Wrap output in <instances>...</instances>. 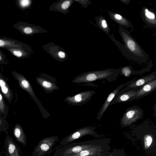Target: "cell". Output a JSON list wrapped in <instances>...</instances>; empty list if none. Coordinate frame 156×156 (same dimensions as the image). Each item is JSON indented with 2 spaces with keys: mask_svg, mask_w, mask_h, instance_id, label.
Here are the masks:
<instances>
[{
  "mask_svg": "<svg viewBox=\"0 0 156 156\" xmlns=\"http://www.w3.org/2000/svg\"><path fill=\"white\" fill-rule=\"evenodd\" d=\"M120 1L126 4H128L130 2V0H120Z\"/></svg>",
  "mask_w": 156,
  "mask_h": 156,
  "instance_id": "d6a6232c",
  "label": "cell"
},
{
  "mask_svg": "<svg viewBox=\"0 0 156 156\" xmlns=\"http://www.w3.org/2000/svg\"><path fill=\"white\" fill-rule=\"evenodd\" d=\"M74 2V0H60L52 5L49 9L66 14L69 12V8Z\"/></svg>",
  "mask_w": 156,
  "mask_h": 156,
  "instance_id": "2e32d148",
  "label": "cell"
},
{
  "mask_svg": "<svg viewBox=\"0 0 156 156\" xmlns=\"http://www.w3.org/2000/svg\"><path fill=\"white\" fill-rule=\"evenodd\" d=\"M13 134L17 141L25 146L27 144V136L22 128L17 124L13 131Z\"/></svg>",
  "mask_w": 156,
  "mask_h": 156,
  "instance_id": "ffe728a7",
  "label": "cell"
},
{
  "mask_svg": "<svg viewBox=\"0 0 156 156\" xmlns=\"http://www.w3.org/2000/svg\"></svg>",
  "mask_w": 156,
  "mask_h": 156,
  "instance_id": "e575fe53",
  "label": "cell"
},
{
  "mask_svg": "<svg viewBox=\"0 0 156 156\" xmlns=\"http://www.w3.org/2000/svg\"><path fill=\"white\" fill-rule=\"evenodd\" d=\"M119 151L117 149H114L111 152L109 151L100 156H119Z\"/></svg>",
  "mask_w": 156,
  "mask_h": 156,
  "instance_id": "f546056e",
  "label": "cell"
},
{
  "mask_svg": "<svg viewBox=\"0 0 156 156\" xmlns=\"http://www.w3.org/2000/svg\"><path fill=\"white\" fill-rule=\"evenodd\" d=\"M28 46L27 45L20 41L2 37L0 40V47L4 48H22Z\"/></svg>",
  "mask_w": 156,
  "mask_h": 156,
  "instance_id": "e0dca14e",
  "label": "cell"
},
{
  "mask_svg": "<svg viewBox=\"0 0 156 156\" xmlns=\"http://www.w3.org/2000/svg\"><path fill=\"white\" fill-rule=\"evenodd\" d=\"M119 74L118 69H113L90 71L76 76L72 82L74 83H80L105 79L110 82L116 80Z\"/></svg>",
  "mask_w": 156,
  "mask_h": 156,
  "instance_id": "7a4b0ae2",
  "label": "cell"
},
{
  "mask_svg": "<svg viewBox=\"0 0 156 156\" xmlns=\"http://www.w3.org/2000/svg\"><path fill=\"white\" fill-rule=\"evenodd\" d=\"M58 139V136H48L42 139L34 148L32 156H45L49 154Z\"/></svg>",
  "mask_w": 156,
  "mask_h": 156,
  "instance_id": "277c9868",
  "label": "cell"
},
{
  "mask_svg": "<svg viewBox=\"0 0 156 156\" xmlns=\"http://www.w3.org/2000/svg\"><path fill=\"white\" fill-rule=\"evenodd\" d=\"M144 141L145 148H147L151 144L152 141V138L150 136L147 135L145 136Z\"/></svg>",
  "mask_w": 156,
  "mask_h": 156,
  "instance_id": "83f0119b",
  "label": "cell"
},
{
  "mask_svg": "<svg viewBox=\"0 0 156 156\" xmlns=\"http://www.w3.org/2000/svg\"><path fill=\"white\" fill-rule=\"evenodd\" d=\"M156 90V79L146 83L138 90L135 96L131 101L140 99L149 95Z\"/></svg>",
  "mask_w": 156,
  "mask_h": 156,
  "instance_id": "7c38bea8",
  "label": "cell"
},
{
  "mask_svg": "<svg viewBox=\"0 0 156 156\" xmlns=\"http://www.w3.org/2000/svg\"><path fill=\"white\" fill-rule=\"evenodd\" d=\"M107 11L110 18L121 26L126 28H133L131 23L126 18L119 14L109 11Z\"/></svg>",
  "mask_w": 156,
  "mask_h": 156,
  "instance_id": "ac0fdd59",
  "label": "cell"
},
{
  "mask_svg": "<svg viewBox=\"0 0 156 156\" xmlns=\"http://www.w3.org/2000/svg\"><path fill=\"white\" fill-rule=\"evenodd\" d=\"M0 156H2V155H1V154L0 155Z\"/></svg>",
  "mask_w": 156,
  "mask_h": 156,
  "instance_id": "836d02e7",
  "label": "cell"
},
{
  "mask_svg": "<svg viewBox=\"0 0 156 156\" xmlns=\"http://www.w3.org/2000/svg\"><path fill=\"white\" fill-rule=\"evenodd\" d=\"M5 109V105L3 97L1 93H0V110L2 112L4 113Z\"/></svg>",
  "mask_w": 156,
  "mask_h": 156,
  "instance_id": "4dcf8cb0",
  "label": "cell"
},
{
  "mask_svg": "<svg viewBox=\"0 0 156 156\" xmlns=\"http://www.w3.org/2000/svg\"><path fill=\"white\" fill-rule=\"evenodd\" d=\"M0 86L2 92L7 98L11 99V94L10 90L6 82L1 78L0 79Z\"/></svg>",
  "mask_w": 156,
  "mask_h": 156,
  "instance_id": "603a6c76",
  "label": "cell"
},
{
  "mask_svg": "<svg viewBox=\"0 0 156 156\" xmlns=\"http://www.w3.org/2000/svg\"><path fill=\"white\" fill-rule=\"evenodd\" d=\"M118 31L122 38L125 47L138 57L140 63H146L149 58V55L131 36L130 32L121 26H119Z\"/></svg>",
  "mask_w": 156,
  "mask_h": 156,
  "instance_id": "3957f363",
  "label": "cell"
},
{
  "mask_svg": "<svg viewBox=\"0 0 156 156\" xmlns=\"http://www.w3.org/2000/svg\"><path fill=\"white\" fill-rule=\"evenodd\" d=\"M133 69L130 66L122 67L119 68V74L126 77H129L132 75V71Z\"/></svg>",
  "mask_w": 156,
  "mask_h": 156,
  "instance_id": "d4e9b609",
  "label": "cell"
},
{
  "mask_svg": "<svg viewBox=\"0 0 156 156\" xmlns=\"http://www.w3.org/2000/svg\"><path fill=\"white\" fill-rule=\"evenodd\" d=\"M95 20L98 27L107 35H110V30L105 18L102 16H96Z\"/></svg>",
  "mask_w": 156,
  "mask_h": 156,
  "instance_id": "7402d4cb",
  "label": "cell"
},
{
  "mask_svg": "<svg viewBox=\"0 0 156 156\" xmlns=\"http://www.w3.org/2000/svg\"><path fill=\"white\" fill-rule=\"evenodd\" d=\"M111 139L103 138L70 143L57 149L53 156H71L83 151L109 145Z\"/></svg>",
  "mask_w": 156,
  "mask_h": 156,
  "instance_id": "6da1fadb",
  "label": "cell"
},
{
  "mask_svg": "<svg viewBox=\"0 0 156 156\" xmlns=\"http://www.w3.org/2000/svg\"><path fill=\"white\" fill-rule=\"evenodd\" d=\"M14 27L22 34L27 35L47 32L46 30L40 27L25 22H18L14 25Z\"/></svg>",
  "mask_w": 156,
  "mask_h": 156,
  "instance_id": "ba28073f",
  "label": "cell"
},
{
  "mask_svg": "<svg viewBox=\"0 0 156 156\" xmlns=\"http://www.w3.org/2000/svg\"><path fill=\"white\" fill-rule=\"evenodd\" d=\"M96 128V127L87 126L80 129L63 138L60 144L62 146H64L79 138L87 135H90L97 137H100L101 135H98L94 131Z\"/></svg>",
  "mask_w": 156,
  "mask_h": 156,
  "instance_id": "8992f818",
  "label": "cell"
},
{
  "mask_svg": "<svg viewBox=\"0 0 156 156\" xmlns=\"http://www.w3.org/2000/svg\"><path fill=\"white\" fill-rule=\"evenodd\" d=\"M18 4L20 7L25 9L29 6L31 3V1L30 0H21L18 1Z\"/></svg>",
  "mask_w": 156,
  "mask_h": 156,
  "instance_id": "4316f807",
  "label": "cell"
},
{
  "mask_svg": "<svg viewBox=\"0 0 156 156\" xmlns=\"http://www.w3.org/2000/svg\"><path fill=\"white\" fill-rule=\"evenodd\" d=\"M156 79V71L143 77L137 79L120 90L118 93H121L129 89L141 87L147 82Z\"/></svg>",
  "mask_w": 156,
  "mask_h": 156,
  "instance_id": "30bf717a",
  "label": "cell"
},
{
  "mask_svg": "<svg viewBox=\"0 0 156 156\" xmlns=\"http://www.w3.org/2000/svg\"><path fill=\"white\" fill-rule=\"evenodd\" d=\"M111 150L110 145L93 148L83 151L71 156H98L105 154Z\"/></svg>",
  "mask_w": 156,
  "mask_h": 156,
  "instance_id": "5bb4252c",
  "label": "cell"
},
{
  "mask_svg": "<svg viewBox=\"0 0 156 156\" xmlns=\"http://www.w3.org/2000/svg\"><path fill=\"white\" fill-rule=\"evenodd\" d=\"M28 45L22 48H6L8 50L14 55L20 58L28 57L31 52V49Z\"/></svg>",
  "mask_w": 156,
  "mask_h": 156,
  "instance_id": "d6986e66",
  "label": "cell"
},
{
  "mask_svg": "<svg viewBox=\"0 0 156 156\" xmlns=\"http://www.w3.org/2000/svg\"><path fill=\"white\" fill-rule=\"evenodd\" d=\"M137 78V77H136L126 83L120 85L108 95L98 114L97 119L98 120H100L101 119L103 115L109 105H110L111 102L113 100L117 94L125 86L131 83Z\"/></svg>",
  "mask_w": 156,
  "mask_h": 156,
  "instance_id": "9c48e42d",
  "label": "cell"
},
{
  "mask_svg": "<svg viewBox=\"0 0 156 156\" xmlns=\"http://www.w3.org/2000/svg\"><path fill=\"white\" fill-rule=\"evenodd\" d=\"M47 52L53 57L62 60L67 59V55L66 51L59 46L54 44H48L44 46Z\"/></svg>",
  "mask_w": 156,
  "mask_h": 156,
  "instance_id": "4fadbf2b",
  "label": "cell"
},
{
  "mask_svg": "<svg viewBox=\"0 0 156 156\" xmlns=\"http://www.w3.org/2000/svg\"><path fill=\"white\" fill-rule=\"evenodd\" d=\"M16 75L19 85L22 88L27 91L31 96L34 98H36L32 88L27 80L22 75L19 74Z\"/></svg>",
  "mask_w": 156,
  "mask_h": 156,
  "instance_id": "44dd1931",
  "label": "cell"
},
{
  "mask_svg": "<svg viewBox=\"0 0 156 156\" xmlns=\"http://www.w3.org/2000/svg\"><path fill=\"white\" fill-rule=\"evenodd\" d=\"M74 1L77 2L81 4L83 8H87V6L91 4V2L88 0H74Z\"/></svg>",
  "mask_w": 156,
  "mask_h": 156,
  "instance_id": "f1b7e54d",
  "label": "cell"
},
{
  "mask_svg": "<svg viewBox=\"0 0 156 156\" xmlns=\"http://www.w3.org/2000/svg\"><path fill=\"white\" fill-rule=\"evenodd\" d=\"M4 145L6 156H21L19 147L8 134L6 135Z\"/></svg>",
  "mask_w": 156,
  "mask_h": 156,
  "instance_id": "9a60e30c",
  "label": "cell"
},
{
  "mask_svg": "<svg viewBox=\"0 0 156 156\" xmlns=\"http://www.w3.org/2000/svg\"><path fill=\"white\" fill-rule=\"evenodd\" d=\"M96 93L93 90L83 91L72 96H68L65 98V100L70 105H80L88 102Z\"/></svg>",
  "mask_w": 156,
  "mask_h": 156,
  "instance_id": "52a82bcc",
  "label": "cell"
},
{
  "mask_svg": "<svg viewBox=\"0 0 156 156\" xmlns=\"http://www.w3.org/2000/svg\"><path fill=\"white\" fill-rule=\"evenodd\" d=\"M143 111L140 107L134 106L127 108L121 119L120 124L122 126L130 125L132 122L143 117Z\"/></svg>",
  "mask_w": 156,
  "mask_h": 156,
  "instance_id": "5b68a950",
  "label": "cell"
},
{
  "mask_svg": "<svg viewBox=\"0 0 156 156\" xmlns=\"http://www.w3.org/2000/svg\"><path fill=\"white\" fill-rule=\"evenodd\" d=\"M141 87L129 89L120 93H118L111 102L110 105L115 104L131 101V99L135 96L138 90Z\"/></svg>",
  "mask_w": 156,
  "mask_h": 156,
  "instance_id": "8fae6325",
  "label": "cell"
},
{
  "mask_svg": "<svg viewBox=\"0 0 156 156\" xmlns=\"http://www.w3.org/2000/svg\"><path fill=\"white\" fill-rule=\"evenodd\" d=\"M144 12L145 17L148 21L153 22L154 20H156L155 15L154 13L149 11L147 9H145Z\"/></svg>",
  "mask_w": 156,
  "mask_h": 156,
  "instance_id": "484cf974",
  "label": "cell"
},
{
  "mask_svg": "<svg viewBox=\"0 0 156 156\" xmlns=\"http://www.w3.org/2000/svg\"><path fill=\"white\" fill-rule=\"evenodd\" d=\"M37 80L42 86L48 90L51 91L55 89L56 87L54 84L44 79L38 78Z\"/></svg>",
  "mask_w": 156,
  "mask_h": 156,
  "instance_id": "cb8c5ba5",
  "label": "cell"
},
{
  "mask_svg": "<svg viewBox=\"0 0 156 156\" xmlns=\"http://www.w3.org/2000/svg\"><path fill=\"white\" fill-rule=\"evenodd\" d=\"M153 111L154 112V115L156 117V103L154 105L153 107Z\"/></svg>",
  "mask_w": 156,
  "mask_h": 156,
  "instance_id": "1f68e13d",
  "label": "cell"
}]
</instances>
